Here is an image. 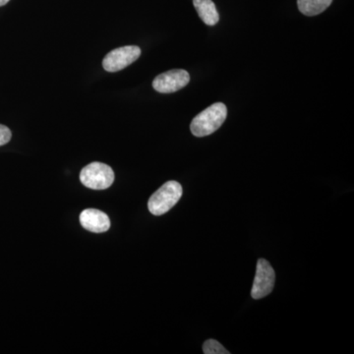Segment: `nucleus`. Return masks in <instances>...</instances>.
<instances>
[{"label": "nucleus", "instance_id": "8", "mask_svg": "<svg viewBox=\"0 0 354 354\" xmlns=\"http://www.w3.org/2000/svg\"><path fill=\"white\" fill-rule=\"evenodd\" d=\"M195 8L203 22L208 26H215L220 21V15L215 3L212 0H193Z\"/></svg>", "mask_w": 354, "mask_h": 354}, {"label": "nucleus", "instance_id": "12", "mask_svg": "<svg viewBox=\"0 0 354 354\" xmlns=\"http://www.w3.org/2000/svg\"><path fill=\"white\" fill-rule=\"evenodd\" d=\"M10 0H0V6H6Z\"/></svg>", "mask_w": 354, "mask_h": 354}, {"label": "nucleus", "instance_id": "6", "mask_svg": "<svg viewBox=\"0 0 354 354\" xmlns=\"http://www.w3.org/2000/svg\"><path fill=\"white\" fill-rule=\"evenodd\" d=\"M189 81L190 75L187 71L174 69L156 77L153 81V87L162 94H171L187 86Z\"/></svg>", "mask_w": 354, "mask_h": 354}, {"label": "nucleus", "instance_id": "9", "mask_svg": "<svg viewBox=\"0 0 354 354\" xmlns=\"http://www.w3.org/2000/svg\"><path fill=\"white\" fill-rule=\"evenodd\" d=\"M332 2L333 0H297V6L300 12L311 17L323 13Z\"/></svg>", "mask_w": 354, "mask_h": 354}, {"label": "nucleus", "instance_id": "4", "mask_svg": "<svg viewBox=\"0 0 354 354\" xmlns=\"http://www.w3.org/2000/svg\"><path fill=\"white\" fill-rule=\"evenodd\" d=\"M141 55L139 46H127L111 50L102 60V67L108 72H118L127 68Z\"/></svg>", "mask_w": 354, "mask_h": 354}, {"label": "nucleus", "instance_id": "5", "mask_svg": "<svg viewBox=\"0 0 354 354\" xmlns=\"http://www.w3.org/2000/svg\"><path fill=\"white\" fill-rule=\"evenodd\" d=\"M274 281L276 274L272 265L266 259L258 260L251 297L254 299H261L269 295L274 290Z\"/></svg>", "mask_w": 354, "mask_h": 354}, {"label": "nucleus", "instance_id": "3", "mask_svg": "<svg viewBox=\"0 0 354 354\" xmlns=\"http://www.w3.org/2000/svg\"><path fill=\"white\" fill-rule=\"evenodd\" d=\"M84 186L93 190L108 189L113 185L114 172L109 165L95 162L84 167L80 174Z\"/></svg>", "mask_w": 354, "mask_h": 354}, {"label": "nucleus", "instance_id": "2", "mask_svg": "<svg viewBox=\"0 0 354 354\" xmlns=\"http://www.w3.org/2000/svg\"><path fill=\"white\" fill-rule=\"evenodd\" d=\"M183 196V186L177 181H167L156 191L148 202L149 211L153 216H162L174 208Z\"/></svg>", "mask_w": 354, "mask_h": 354}, {"label": "nucleus", "instance_id": "10", "mask_svg": "<svg viewBox=\"0 0 354 354\" xmlns=\"http://www.w3.org/2000/svg\"><path fill=\"white\" fill-rule=\"evenodd\" d=\"M203 353L205 354H230V351L223 348L220 342L215 339H208L203 346Z\"/></svg>", "mask_w": 354, "mask_h": 354}, {"label": "nucleus", "instance_id": "11", "mask_svg": "<svg viewBox=\"0 0 354 354\" xmlns=\"http://www.w3.org/2000/svg\"><path fill=\"white\" fill-rule=\"evenodd\" d=\"M12 137V133L6 125L0 124V146L6 145Z\"/></svg>", "mask_w": 354, "mask_h": 354}, {"label": "nucleus", "instance_id": "7", "mask_svg": "<svg viewBox=\"0 0 354 354\" xmlns=\"http://www.w3.org/2000/svg\"><path fill=\"white\" fill-rule=\"evenodd\" d=\"M80 223L85 230L95 234L108 232L111 227L108 215L97 209H84L80 215Z\"/></svg>", "mask_w": 354, "mask_h": 354}, {"label": "nucleus", "instance_id": "1", "mask_svg": "<svg viewBox=\"0 0 354 354\" xmlns=\"http://www.w3.org/2000/svg\"><path fill=\"white\" fill-rule=\"evenodd\" d=\"M227 116V109L223 102H216L197 114L190 124L191 133L196 137L209 136L223 124Z\"/></svg>", "mask_w": 354, "mask_h": 354}]
</instances>
